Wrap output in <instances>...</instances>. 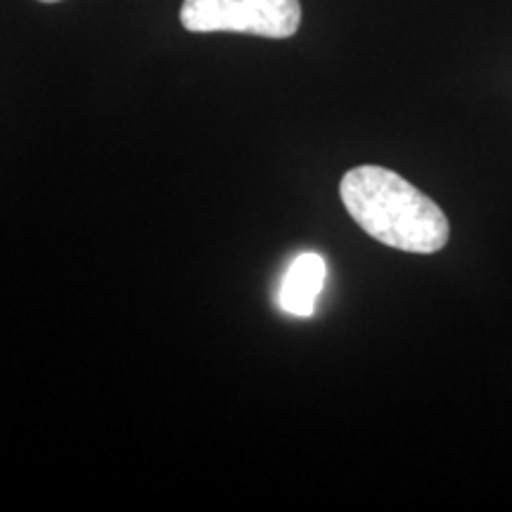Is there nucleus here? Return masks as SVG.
<instances>
[{
    "instance_id": "obj_1",
    "label": "nucleus",
    "mask_w": 512,
    "mask_h": 512,
    "mask_svg": "<svg viewBox=\"0 0 512 512\" xmlns=\"http://www.w3.org/2000/svg\"><path fill=\"white\" fill-rule=\"evenodd\" d=\"M339 197L351 219L387 247L434 254L451 238L444 209L384 166L363 164L347 171L339 183Z\"/></svg>"
},
{
    "instance_id": "obj_2",
    "label": "nucleus",
    "mask_w": 512,
    "mask_h": 512,
    "mask_svg": "<svg viewBox=\"0 0 512 512\" xmlns=\"http://www.w3.org/2000/svg\"><path fill=\"white\" fill-rule=\"evenodd\" d=\"M181 24L192 34H252L290 38L302 24L299 0H183Z\"/></svg>"
},
{
    "instance_id": "obj_3",
    "label": "nucleus",
    "mask_w": 512,
    "mask_h": 512,
    "mask_svg": "<svg viewBox=\"0 0 512 512\" xmlns=\"http://www.w3.org/2000/svg\"><path fill=\"white\" fill-rule=\"evenodd\" d=\"M325 273H328V268H325L323 256L313 252L299 254L287 268L283 285H280V309L290 316H311L325 285Z\"/></svg>"
},
{
    "instance_id": "obj_4",
    "label": "nucleus",
    "mask_w": 512,
    "mask_h": 512,
    "mask_svg": "<svg viewBox=\"0 0 512 512\" xmlns=\"http://www.w3.org/2000/svg\"><path fill=\"white\" fill-rule=\"evenodd\" d=\"M38 3H60V0H38Z\"/></svg>"
}]
</instances>
